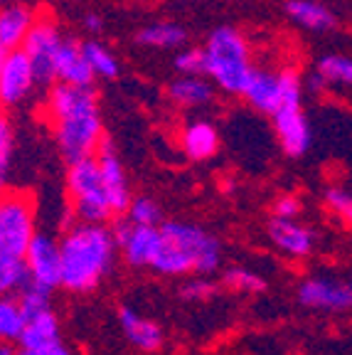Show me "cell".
Instances as JSON below:
<instances>
[{
	"instance_id": "1",
	"label": "cell",
	"mask_w": 352,
	"mask_h": 355,
	"mask_svg": "<svg viewBox=\"0 0 352 355\" xmlns=\"http://www.w3.org/2000/svg\"><path fill=\"white\" fill-rule=\"evenodd\" d=\"M44 114L67 163L96 155L104 144V121L94 89L52 84L44 99Z\"/></svg>"
},
{
	"instance_id": "2",
	"label": "cell",
	"mask_w": 352,
	"mask_h": 355,
	"mask_svg": "<svg viewBox=\"0 0 352 355\" xmlns=\"http://www.w3.org/2000/svg\"><path fill=\"white\" fill-rule=\"evenodd\" d=\"M62 288L72 294H89L111 274L118 244L109 225L69 222L60 237Z\"/></svg>"
},
{
	"instance_id": "3",
	"label": "cell",
	"mask_w": 352,
	"mask_h": 355,
	"mask_svg": "<svg viewBox=\"0 0 352 355\" xmlns=\"http://www.w3.org/2000/svg\"><path fill=\"white\" fill-rule=\"evenodd\" d=\"M222 242L202 225L166 220L160 225V252L150 272L158 277H209L222 266Z\"/></svg>"
},
{
	"instance_id": "4",
	"label": "cell",
	"mask_w": 352,
	"mask_h": 355,
	"mask_svg": "<svg viewBox=\"0 0 352 355\" xmlns=\"http://www.w3.org/2000/svg\"><path fill=\"white\" fill-rule=\"evenodd\" d=\"M204 52V77L227 94L242 96L247 79L254 72L252 47L247 37L231 25H220L209 33Z\"/></svg>"
},
{
	"instance_id": "5",
	"label": "cell",
	"mask_w": 352,
	"mask_h": 355,
	"mask_svg": "<svg viewBox=\"0 0 352 355\" xmlns=\"http://www.w3.org/2000/svg\"><path fill=\"white\" fill-rule=\"evenodd\" d=\"M67 200H69V215L77 222L106 225L109 220H116L96 155L69 163V168H67Z\"/></svg>"
},
{
	"instance_id": "6",
	"label": "cell",
	"mask_w": 352,
	"mask_h": 355,
	"mask_svg": "<svg viewBox=\"0 0 352 355\" xmlns=\"http://www.w3.org/2000/svg\"><path fill=\"white\" fill-rule=\"evenodd\" d=\"M33 195L22 190H6L0 195V261L25 259L37 230Z\"/></svg>"
},
{
	"instance_id": "7",
	"label": "cell",
	"mask_w": 352,
	"mask_h": 355,
	"mask_svg": "<svg viewBox=\"0 0 352 355\" xmlns=\"http://www.w3.org/2000/svg\"><path fill=\"white\" fill-rule=\"evenodd\" d=\"M62 42H64V37L60 33V25L50 15H37L28 40L22 44V52L28 55L39 87L55 84V60Z\"/></svg>"
},
{
	"instance_id": "8",
	"label": "cell",
	"mask_w": 352,
	"mask_h": 355,
	"mask_svg": "<svg viewBox=\"0 0 352 355\" xmlns=\"http://www.w3.org/2000/svg\"><path fill=\"white\" fill-rule=\"evenodd\" d=\"M114 239L118 254L131 269H150L160 252V227H136L126 217L114 222Z\"/></svg>"
},
{
	"instance_id": "9",
	"label": "cell",
	"mask_w": 352,
	"mask_h": 355,
	"mask_svg": "<svg viewBox=\"0 0 352 355\" xmlns=\"http://www.w3.org/2000/svg\"><path fill=\"white\" fill-rule=\"evenodd\" d=\"M296 299L310 311H352V279L306 277L298 284Z\"/></svg>"
},
{
	"instance_id": "10",
	"label": "cell",
	"mask_w": 352,
	"mask_h": 355,
	"mask_svg": "<svg viewBox=\"0 0 352 355\" xmlns=\"http://www.w3.org/2000/svg\"><path fill=\"white\" fill-rule=\"evenodd\" d=\"M25 264H28L30 284L47 291H55L62 286V252H60V239L52 237L50 232H37L30 244L28 254H25Z\"/></svg>"
},
{
	"instance_id": "11",
	"label": "cell",
	"mask_w": 352,
	"mask_h": 355,
	"mask_svg": "<svg viewBox=\"0 0 352 355\" xmlns=\"http://www.w3.org/2000/svg\"><path fill=\"white\" fill-rule=\"evenodd\" d=\"M39 87L35 69L22 50H12L0 69V109H12L30 99L33 89Z\"/></svg>"
},
{
	"instance_id": "12",
	"label": "cell",
	"mask_w": 352,
	"mask_h": 355,
	"mask_svg": "<svg viewBox=\"0 0 352 355\" xmlns=\"http://www.w3.org/2000/svg\"><path fill=\"white\" fill-rule=\"evenodd\" d=\"M271 126H274V136L286 155L301 158V155L308 153L310 144H313V128H310L303 106H283V109H279L271 116Z\"/></svg>"
},
{
	"instance_id": "13",
	"label": "cell",
	"mask_w": 352,
	"mask_h": 355,
	"mask_svg": "<svg viewBox=\"0 0 352 355\" xmlns=\"http://www.w3.org/2000/svg\"><path fill=\"white\" fill-rule=\"evenodd\" d=\"M96 158H99V168H101V175H104L106 193H109L111 210H114V217L118 220V217H123L128 212V205H131V200H133L126 168H123L121 158L116 155L109 139H104V144L99 146Z\"/></svg>"
},
{
	"instance_id": "14",
	"label": "cell",
	"mask_w": 352,
	"mask_h": 355,
	"mask_svg": "<svg viewBox=\"0 0 352 355\" xmlns=\"http://www.w3.org/2000/svg\"><path fill=\"white\" fill-rule=\"evenodd\" d=\"M266 234L286 259H308L315 250V232L298 220L271 217L266 225Z\"/></svg>"
},
{
	"instance_id": "15",
	"label": "cell",
	"mask_w": 352,
	"mask_h": 355,
	"mask_svg": "<svg viewBox=\"0 0 352 355\" xmlns=\"http://www.w3.org/2000/svg\"><path fill=\"white\" fill-rule=\"evenodd\" d=\"M118 323L126 336V340L141 353H158L166 345V331L158 321L146 318L141 311L133 306H121L118 309Z\"/></svg>"
},
{
	"instance_id": "16",
	"label": "cell",
	"mask_w": 352,
	"mask_h": 355,
	"mask_svg": "<svg viewBox=\"0 0 352 355\" xmlns=\"http://www.w3.org/2000/svg\"><path fill=\"white\" fill-rule=\"evenodd\" d=\"M244 101L254 111L274 116L281 109V74L271 67H254L252 77L247 79V87L242 92Z\"/></svg>"
},
{
	"instance_id": "17",
	"label": "cell",
	"mask_w": 352,
	"mask_h": 355,
	"mask_svg": "<svg viewBox=\"0 0 352 355\" xmlns=\"http://www.w3.org/2000/svg\"><path fill=\"white\" fill-rule=\"evenodd\" d=\"M94 72L84 55V44L72 37H64L55 60V84H69V87L91 89Z\"/></svg>"
},
{
	"instance_id": "18",
	"label": "cell",
	"mask_w": 352,
	"mask_h": 355,
	"mask_svg": "<svg viewBox=\"0 0 352 355\" xmlns=\"http://www.w3.org/2000/svg\"><path fill=\"white\" fill-rule=\"evenodd\" d=\"M37 12L25 3H8L0 8V42L8 50H22V44L33 30Z\"/></svg>"
},
{
	"instance_id": "19",
	"label": "cell",
	"mask_w": 352,
	"mask_h": 355,
	"mask_svg": "<svg viewBox=\"0 0 352 355\" xmlns=\"http://www.w3.org/2000/svg\"><path fill=\"white\" fill-rule=\"evenodd\" d=\"M180 148L182 153L195 163H202L215 158L220 150V131L209 121H190L180 131Z\"/></svg>"
},
{
	"instance_id": "20",
	"label": "cell",
	"mask_w": 352,
	"mask_h": 355,
	"mask_svg": "<svg viewBox=\"0 0 352 355\" xmlns=\"http://www.w3.org/2000/svg\"><path fill=\"white\" fill-rule=\"evenodd\" d=\"M168 96H170L173 104L182 106V109H202L215 99V84L209 82L204 74H200V77H177L168 87Z\"/></svg>"
},
{
	"instance_id": "21",
	"label": "cell",
	"mask_w": 352,
	"mask_h": 355,
	"mask_svg": "<svg viewBox=\"0 0 352 355\" xmlns=\"http://www.w3.org/2000/svg\"><path fill=\"white\" fill-rule=\"evenodd\" d=\"M352 84V57L347 55H323L315 64V72L310 74L308 87L315 92H323L328 87H350Z\"/></svg>"
},
{
	"instance_id": "22",
	"label": "cell",
	"mask_w": 352,
	"mask_h": 355,
	"mask_svg": "<svg viewBox=\"0 0 352 355\" xmlns=\"http://www.w3.org/2000/svg\"><path fill=\"white\" fill-rule=\"evenodd\" d=\"M57 343H62V323L55 311H50V313H42L37 318H30L25 331H22V338L17 343V348L44 350Z\"/></svg>"
},
{
	"instance_id": "23",
	"label": "cell",
	"mask_w": 352,
	"mask_h": 355,
	"mask_svg": "<svg viewBox=\"0 0 352 355\" xmlns=\"http://www.w3.org/2000/svg\"><path fill=\"white\" fill-rule=\"evenodd\" d=\"M286 12L296 25H301L303 30H310V33H323V30H331L335 25L333 12L315 0H288Z\"/></svg>"
},
{
	"instance_id": "24",
	"label": "cell",
	"mask_w": 352,
	"mask_h": 355,
	"mask_svg": "<svg viewBox=\"0 0 352 355\" xmlns=\"http://www.w3.org/2000/svg\"><path fill=\"white\" fill-rule=\"evenodd\" d=\"M136 40L146 47H158V50H173L187 42V33L177 22H153L138 30Z\"/></svg>"
},
{
	"instance_id": "25",
	"label": "cell",
	"mask_w": 352,
	"mask_h": 355,
	"mask_svg": "<svg viewBox=\"0 0 352 355\" xmlns=\"http://www.w3.org/2000/svg\"><path fill=\"white\" fill-rule=\"evenodd\" d=\"M28 318L22 313L17 296H0V343H20Z\"/></svg>"
},
{
	"instance_id": "26",
	"label": "cell",
	"mask_w": 352,
	"mask_h": 355,
	"mask_svg": "<svg viewBox=\"0 0 352 355\" xmlns=\"http://www.w3.org/2000/svg\"><path fill=\"white\" fill-rule=\"evenodd\" d=\"M220 286L237 294H261L266 288V279L247 266H227L220 277Z\"/></svg>"
},
{
	"instance_id": "27",
	"label": "cell",
	"mask_w": 352,
	"mask_h": 355,
	"mask_svg": "<svg viewBox=\"0 0 352 355\" xmlns=\"http://www.w3.org/2000/svg\"><path fill=\"white\" fill-rule=\"evenodd\" d=\"M123 217H126L131 225H136V227H160V225L166 222L160 202L148 198V195H133L128 212Z\"/></svg>"
},
{
	"instance_id": "28",
	"label": "cell",
	"mask_w": 352,
	"mask_h": 355,
	"mask_svg": "<svg viewBox=\"0 0 352 355\" xmlns=\"http://www.w3.org/2000/svg\"><path fill=\"white\" fill-rule=\"evenodd\" d=\"M82 44H84V55H87V62H89V67H91L94 77H99V79L118 77L121 67H118V60H116V55L109 47H104V44L96 42V40H89V42H82Z\"/></svg>"
},
{
	"instance_id": "29",
	"label": "cell",
	"mask_w": 352,
	"mask_h": 355,
	"mask_svg": "<svg viewBox=\"0 0 352 355\" xmlns=\"http://www.w3.org/2000/svg\"><path fill=\"white\" fill-rule=\"evenodd\" d=\"M30 286V274L25 259L0 261V296H17Z\"/></svg>"
},
{
	"instance_id": "30",
	"label": "cell",
	"mask_w": 352,
	"mask_h": 355,
	"mask_svg": "<svg viewBox=\"0 0 352 355\" xmlns=\"http://www.w3.org/2000/svg\"><path fill=\"white\" fill-rule=\"evenodd\" d=\"M220 284L212 277H187L180 286V299L187 304H204L220 294Z\"/></svg>"
},
{
	"instance_id": "31",
	"label": "cell",
	"mask_w": 352,
	"mask_h": 355,
	"mask_svg": "<svg viewBox=\"0 0 352 355\" xmlns=\"http://www.w3.org/2000/svg\"><path fill=\"white\" fill-rule=\"evenodd\" d=\"M17 301H20V309L28 321L52 311V291L35 286V284H30L28 288H22L20 294H17Z\"/></svg>"
},
{
	"instance_id": "32",
	"label": "cell",
	"mask_w": 352,
	"mask_h": 355,
	"mask_svg": "<svg viewBox=\"0 0 352 355\" xmlns=\"http://www.w3.org/2000/svg\"><path fill=\"white\" fill-rule=\"evenodd\" d=\"M12 150H15V131L6 114H0V195L6 193L8 178H10Z\"/></svg>"
},
{
	"instance_id": "33",
	"label": "cell",
	"mask_w": 352,
	"mask_h": 355,
	"mask_svg": "<svg viewBox=\"0 0 352 355\" xmlns=\"http://www.w3.org/2000/svg\"><path fill=\"white\" fill-rule=\"evenodd\" d=\"M323 200H325V207H328L337 220H342L345 225L352 227V193L350 190L331 185V188H325Z\"/></svg>"
},
{
	"instance_id": "34",
	"label": "cell",
	"mask_w": 352,
	"mask_h": 355,
	"mask_svg": "<svg viewBox=\"0 0 352 355\" xmlns=\"http://www.w3.org/2000/svg\"><path fill=\"white\" fill-rule=\"evenodd\" d=\"M175 69L182 77H200L204 74V52L200 47H185L175 55Z\"/></svg>"
},
{
	"instance_id": "35",
	"label": "cell",
	"mask_w": 352,
	"mask_h": 355,
	"mask_svg": "<svg viewBox=\"0 0 352 355\" xmlns=\"http://www.w3.org/2000/svg\"><path fill=\"white\" fill-rule=\"evenodd\" d=\"M271 212H274V217H279V220H298V215H301V200L291 193L279 195V198L274 200V205H271Z\"/></svg>"
},
{
	"instance_id": "36",
	"label": "cell",
	"mask_w": 352,
	"mask_h": 355,
	"mask_svg": "<svg viewBox=\"0 0 352 355\" xmlns=\"http://www.w3.org/2000/svg\"><path fill=\"white\" fill-rule=\"evenodd\" d=\"M17 355H72V353H69V348H67L64 343H57V345H52V348H44V350H22V348H17Z\"/></svg>"
},
{
	"instance_id": "37",
	"label": "cell",
	"mask_w": 352,
	"mask_h": 355,
	"mask_svg": "<svg viewBox=\"0 0 352 355\" xmlns=\"http://www.w3.org/2000/svg\"><path fill=\"white\" fill-rule=\"evenodd\" d=\"M84 30L91 33V35L101 33V30H104V20H101V15H96V12H87V15H84Z\"/></svg>"
},
{
	"instance_id": "38",
	"label": "cell",
	"mask_w": 352,
	"mask_h": 355,
	"mask_svg": "<svg viewBox=\"0 0 352 355\" xmlns=\"http://www.w3.org/2000/svg\"><path fill=\"white\" fill-rule=\"evenodd\" d=\"M0 355H17V350L10 343H0Z\"/></svg>"
},
{
	"instance_id": "39",
	"label": "cell",
	"mask_w": 352,
	"mask_h": 355,
	"mask_svg": "<svg viewBox=\"0 0 352 355\" xmlns=\"http://www.w3.org/2000/svg\"><path fill=\"white\" fill-rule=\"evenodd\" d=\"M8 55H10V50H8L6 44L0 42V69H3V64H6V60H8Z\"/></svg>"
},
{
	"instance_id": "40",
	"label": "cell",
	"mask_w": 352,
	"mask_h": 355,
	"mask_svg": "<svg viewBox=\"0 0 352 355\" xmlns=\"http://www.w3.org/2000/svg\"><path fill=\"white\" fill-rule=\"evenodd\" d=\"M8 3H10V0H0V8H3V6H8Z\"/></svg>"
},
{
	"instance_id": "41",
	"label": "cell",
	"mask_w": 352,
	"mask_h": 355,
	"mask_svg": "<svg viewBox=\"0 0 352 355\" xmlns=\"http://www.w3.org/2000/svg\"><path fill=\"white\" fill-rule=\"evenodd\" d=\"M0 114H3V111H0Z\"/></svg>"
}]
</instances>
